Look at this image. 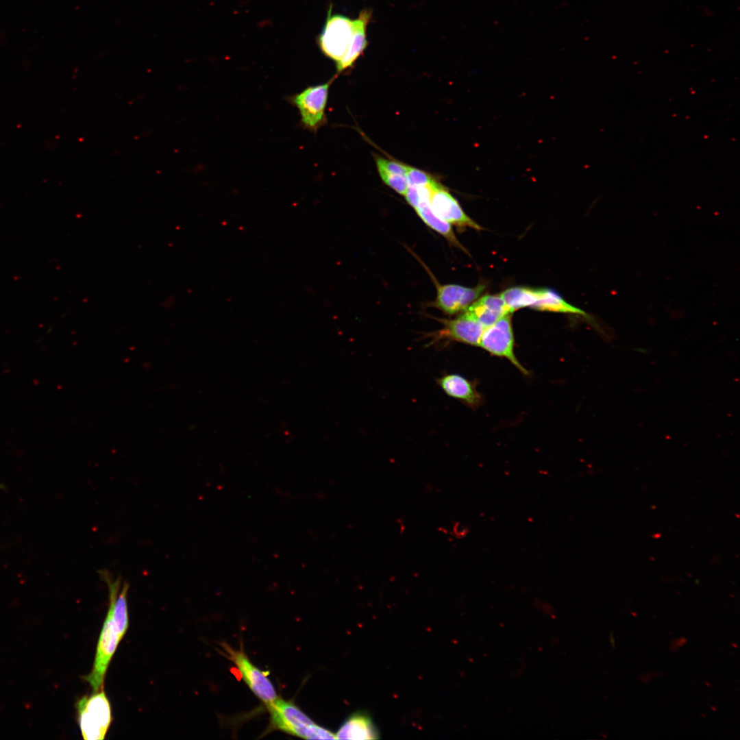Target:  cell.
<instances>
[{
  "label": "cell",
  "mask_w": 740,
  "mask_h": 740,
  "mask_svg": "<svg viewBox=\"0 0 740 740\" xmlns=\"http://www.w3.org/2000/svg\"><path fill=\"white\" fill-rule=\"evenodd\" d=\"M267 705L275 729L306 739H336L334 734L317 725L291 702L277 698Z\"/></svg>",
  "instance_id": "obj_1"
},
{
  "label": "cell",
  "mask_w": 740,
  "mask_h": 740,
  "mask_svg": "<svg viewBox=\"0 0 740 740\" xmlns=\"http://www.w3.org/2000/svg\"><path fill=\"white\" fill-rule=\"evenodd\" d=\"M77 721L85 740H103L112 722L110 701L103 690L80 698L76 702Z\"/></svg>",
  "instance_id": "obj_2"
},
{
  "label": "cell",
  "mask_w": 740,
  "mask_h": 740,
  "mask_svg": "<svg viewBox=\"0 0 740 740\" xmlns=\"http://www.w3.org/2000/svg\"><path fill=\"white\" fill-rule=\"evenodd\" d=\"M124 637L119 630L113 615L112 606L109 604L106 617L99 637L93 667L91 671L83 678L91 687L93 692L103 689V682L109 664Z\"/></svg>",
  "instance_id": "obj_3"
},
{
  "label": "cell",
  "mask_w": 740,
  "mask_h": 740,
  "mask_svg": "<svg viewBox=\"0 0 740 740\" xmlns=\"http://www.w3.org/2000/svg\"><path fill=\"white\" fill-rule=\"evenodd\" d=\"M333 79L325 84L308 86L286 97V99L298 110L300 124L304 129L316 133L327 123L325 108Z\"/></svg>",
  "instance_id": "obj_4"
},
{
  "label": "cell",
  "mask_w": 740,
  "mask_h": 740,
  "mask_svg": "<svg viewBox=\"0 0 740 740\" xmlns=\"http://www.w3.org/2000/svg\"><path fill=\"white\" fill-rule=\"evenodd\" d=\"M330 5L325 25L318 36V45L322 53L338 62L345 55L354 31V20L342 14L332 15Z\"/></svg>",
  "instance_id": "obj_5"
},
{
  "label": "cell",
  "mask_w": 740,
  "mask_h": 740,
  "mask_svg": "<svg viewBox=\"0 0 740 740\" xmlns=\"http://www.w3.org/2000/svg\"><path fill=\"white\" fill-rule=\"evenodd\" d=\"M510 314H506L493 325L484 328L478 346L493 356L507 359L521 372L528 374L527 369L521 365L515 354Z\"/></svg>",
  "instance_id": "obj_6"
},
{
  "label": "cell",
  "mask_w": 740,
  "mask_h": 740,
  "mask_svg": "<svg viewBox=\"0 0 740 740\" xmlns=\"http://www.w3.org/2000/svg\"><path fill=\"white\" fill-rule=\"evenodd\" d=\"M429 204L432 211L450 225L482 230V227L463 211L449 190L436 180L430 186Z\"/></svg>",
  "instance_id": "obj_7"
},
{
  "label": "cell",
  "mask_w": 740,
  "mask_h": 740,
  "mask_svg": "<svg viewBox=\"0 0 740 740\" xmlns=\"http://www.w3.org/2000/svg\"><path fill=\"white\" fill-rule=\"evenodd\" d=\"M225 648L230 654V658L235 664L243 680L252 692L266 704L275 700L278 695L267 675L256 667L243 651L234 650L228 646Z\"/></svg>",
  "instance_id": "obj_8"
},
{
  "label": "cell",
  "mask_w": 740,
  "mask_h": 740,
  "mask_svg": "<svg viewBox=\"0 0 740 740\" xmlns=\"http://www.w3.org/2000/svg\"><path fill=\"white\" fill-rule=\"evenodd\" d=\"M443 328L432 334L430 343L443 339L478 346L484 328L465 312L454 319H441Z\"/></svg>",
  "instance_id": "obj_9"
},
{
  "label": "cell",
  "mask_w": 740,
  "mask_h": 740,
  "mask_svg": "<svg viewBox=\"0 0 740 740\" xmlns=\"http://www.w3.org/2000/svg\"><path fill=\"white\" fill-rule=\"evenodd\" d=\"M486 286L481 284L475 287L458 284H437L434 305L448 314L464 311L479 298Z\"/></svg>",
  "instance_id": "obj_10"
},
{
  "label": "cell",
  "mask_w": 740,
  "mask_h": 740,
  "mask_svg": "<svg viewBox=\"0 0 740 740\" xmlns=\"http://www.w3.org/2000/svg\"><path fill=\"white\" fill-rule=\"evenodd\" d=\"M371 16L372 11L364 10L354 20V31L349 47L343 57L336 63L337 73L350 68L367 47L366 29Z\"/></svg>",
  "instance_id": "obj_11"
},
{
  "label": "cell",
  "mask_w": 740,
  "mask_h": 740,
  "mask_svg": "<svg viewBox=\"0 0 740 740\" xmlns=\"http://www.w3.org/2000/svg\"><path fill=\"white\" fill-rule=\"evenodd\" d=\"M463 312L479 322L484 328L510 313L499 295H486L474 301Z\"/></svg>",
  "instance_id": "obj_12"
},
{
  "label": "cell",
  "mask_w": 740,
  "mask_h": 740,
  "mask_svg": "<svg viewBox=\"0 0 740 740\" xmlns=\"http://www.w3.org/2000/svg\"><path fill=\"white\" fill-rule=\"evenodd\" d=\"M438 384L447 395L467 406L476 407L481 402V395L475 385L461 375L445 374L438 380Z\"/></svg>",
  "instance_id": "obj_13"
},
{
  "label": "cell",
  "mask_w": 740,
  "mask_h": 740,
  "mask_svg": "<svg viewBox=\"0 0 740 740\" xmlns=\"http://www.w3.org/2000/svg\"><path fill=\"white\" fill-rule=\"evenodd\" d=\"M335 736L338 739H376L378 733L367 713H356L345 721Z\"/></svg>",
  "instance_id": "obj_14"
},
{
  "label": "cell",
  "mask_w": 740,
  "mask_h": 740,
  "mask_svg": "<svg viewBox=\"0 0 740 740\" xmlns=\"http://www.w3.org/2000/svg\"><path fill=\"white\" fill-rule=\"evenodd\" d=\"M419 217L431 229L444 236L450 244L459 247L464 251L466 249L461 245L453 232L451 225L438 217L431 209L429 201L421 203L416 209Z\"/></svg>",
  "instance_id": "obj_15"
},
{
  "label": "cell",
  "mask_w": 740,
  "mask_h": 740,
  "mask_svg": "<svg viewBox=\"0 0 740 740\" xmlns=\"http://www.w3.org/2000/svg\"><path fill=\"white\" fill-rule=\"evenodd\" d=\"M532 308L543 311L578 314L587 318V314L585 312L567 303L557 293L547 288L540 289L539 299Z\"/></svg>",
  "instance_id": "obj_16"
},
{
  "label": "cell",
  "mask_w": 740,
  "mask_h": 740,
  "mask_svg": "<svg viewBox=\"0 0 740 740\" xmlns=\"http://www.w3.org/2000/svg\"><path fill=\"white\" fill-rule=\"evenodd\" d=\"M540 288L526 286H514L500 294L510 313L515 310L532 306L538 300Z\"/></svg>",
  "instance_id": "obj_17"
},
{
  "label": "cell",
  "mask_w": 740,
  "mask_h": 740,
  "mask_svg": "<svg viewBox=\"0 0 740 740\" xmlns=\"http://www.w3.org/2000/svg\"><path fill=\"white\" fill-rule=\"evenodd\" d=\"M378 173L382 180L385 184L391 188L398 194L403 196L405 195L408 188V182L406 175L388 172L383 170H378Z\"/></svg>",
  "instance_id": "obj_18"
},
{
  "label": "cell",
  "mask_w": 740,
  "mask_h": 740,
  "mask_svg": "<svg viewBox=\"0 0 740 740\" xmlns=\"http://www.w3.org/2000/svg\"><path fill=\"white\" fill-rule=\"evenodd\" d=\"M430 186H408V190L404 195L406 200L414 209H416L421 203L429 201Z\"/></svg>",
  "instance_id": "obj_19"
},
{
  "label": "cell",
  "mask_w": 740,
  "mask_h": 740,
  "mask_svg": "<svg viewBox=\"0 0 740 740\" xmlns=\"http://www.w3.org/2000/svg\"><path fill=\"white\" fill-rule=\"evenodd\" d=\"M406 177L408 186H428L434 180L428 173L408 165Z\"/></svg>",
  "instance_id": "obj_20"
},
{
  "label": "cell",
  "mask_w": 740,
  "mask_h": 740,
  "mask_svg": "<svg viewBox=\"0 0 740 740\" xmlns=\"http://www.w3.org/2000/svg\"><path fill=\"white\" fill-rule=\"evenodd\" d=\"M686 642L687 639L684 637L676 639L671 642L670 649L672 651H676L680 647L683 646Z\"/></svg>",
  "instance_id": "obj_21"
},
{
  "label": "cell",
  "mask_w": 740,
  "mask_h": 740,
  "mask_svg": "<svg viewBox=\"0 0 740 740\" xmlns=\"http://www.w3.org/2000/svg\"><path fill=\"white\" fill-rule=\"evenodd\" d=\"M613 637H613V632H611L610 635V643H612L613 647L615 648V640H614Z\"/></svg>",
  "instance_id": "obj_22"
}]
</instances>
